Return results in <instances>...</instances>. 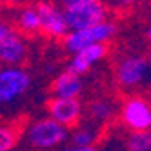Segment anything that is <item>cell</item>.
<instances>
[{"mask_svg": "<svg viewBox=\"0 0 151 151\" xmlns=\"http://www.w3.org/2000/svg\"><path fill=\"white\" fill-rule=\"evenodd\" d=\"M37 13H38V24H40V33H44L49 38L60 40L68 35V22L64 9L53 2V0H37L35 2Z\"/></svg>", "mask_w": 151, "mask_h": 151, "instance_id": "cell-6", "label": "cell"}, {"mask_svg": "<svg viewBox=\"0 0 151 151\" xmlns=\"http://www.w3.org/2000/svg\"><path fill=\"white\" fill-rule=\"evenodd\" d=\"M20 129L15 124L0 122V151H13L18 146Z\"/></svg>", "mask_w": 151, "mask_h": 151, "instance_id": "cell-15", "label": "cell"}, {"mask_svg": "<svg viewBox=\"0 0 151 151\" xmlns=\"http://www.w3.org/2000/svg\"><path fill=\"white\" fill-rule=\"evenodd\" d=\"M109 11H129L140 0H102Z\"/></svg>", "mask_w": 151, "mask_h": 151, "instance_id": "cell-17", "label": "cell"}, {"mask_svg": "<svg viewBox=\"0 0 151 151\" xmlns=\"http://www.w3.org/2000/svg\"><path fill=\"white\" fill-rule=\"evenodd\" d=\"M6 18L13 26V29H17L24 37H31V35L40 33L38 13H37L35 4L15 6V7H11V17H6Z\"/></svg>", "mask_w": 151, "mask_h": 151, "instance_id": "cell-11", "label": "cell"}, {"mask_svg": "<svg viewBox=\"0 0 151 151\" xmlns=\"http://www.w3.org/2000/svg\"><path fill=\"white\" fill-rule=\"evenodd\" d=\"M118 33V27L113 20L106 18L99 24H93L82 29H75V31H68V35L64 37V47L69 53H75L82 47L88 46H95V44H109L115 38V35Z\"/></svg>", "mask_w": 151, "mask_h": 151, "instance_id": "cell-4", "label": "cell"}, {"mask_svg": "<svg viewBox=\"0 0 151 151\" xmlns=\"http://www.w3.org/2000/svg\"><path fill=\"white\" fill-rule=\"evenodd\" d=\"M116 115V106L113 100L100 96V99H95L88 104V120L96 124V126H106L107 122H111Z\"/></svg>", "mask_w": 151, "mask_h": 151, "instance_id": "cell-14", "label": "cell"}, {"mask_svg": "<svg viewBox=\"0 0 151 151\" xmlns=\"http://www.w3.org/2000/svg\"><path fill=\"white\" fill-rule=\"evenodd\" d=\"M149 2H151V0H149Z\"/></svg>", "mask_w": 151, "mask_h": 151, "instance_id": "cell-24", "label": "cell"}, {"mask_svg": "<svg viewBox=\"0 0 151 151\" xmlns=\"http://www.w3.org/2000/svg\"><path fill=\"white\" fill-rule=\"evenodd\" d=\"M144 37H146V40L151 44V26H147V29H146V33H144Z\"/></svg>", "mask_w": 151, "mask_h": 151, "instance_id": "cell-22", "label": "cell"}, {"mask_svg": "<svg viewBox=\"0 0 151 151\" xmlns=\"http://www.w3.org/2000/svg\"><path fill=\"white\" fill-rule=\"evenodd\" d=\"M84 93V78L69 69L58 73L51 84V95L60 99H80Z\"/></svg>", "mask_w": 151, "mask_h": 151, "instance_id": "cell-12", "label": "cell"}, {"mask_svg": "<svg viewBox=\"0 0 151 151\" xmlns=\"http://www.w3.org/2000/svg\"><path fill=\"white\" fill-rule=\"evenodd\" d=\"M33 88V77L24 66H0V109L24 100Z\"/></svg>", "mask_w": 151, "mask_h": 151, "instance_id": "cell-3", "label": "cell"}, {"mask_svg": "<svg viewBox=\"0 0 151 151\" xmlns=\"http://www.w3.org/2000/svg\"><path fill=\"white\" fill-rule=\"evenodd\" d=\"M29 57V44L27 38L11 29L0 44V66H24Z\"/></svg>", "mask_w": 151, "mask_h": 151, "instance_id": "cell-9", "label": "cell"}, {"mask_svg": "<svg viewBox=\"0 0 151 151\" xmlns=\"http://www.w3.org/2000/svg\"><path fill=\"white\" fill-rule=\"evenodd\" d=\"M115 82L124 91L140 89L151 84V66L146 55L127 53L120 57L115 66Z\"/></svg>", "mask_w": 151, "mask_h": 151, "instance_id": "cell-2", "label": "cell"}, {"mask_svg": "<svg viewBox=\"0 0 151 151\" xmlns=\"http://www.w3.org/2000/svg\"><path fill=\"white\" fill-rule=\"evenodd\" d=\"M20 133L31 151H55L69 138V129L53 120L51 116L35 118Z\"/></svg>", "mask_w": 151, "mask_h": 151, "instance_id": "cell-1", "label": "cell"}, {"mask_svg": "<svg viewBox=\"0 0 151 151\" xmlns=\"http://www.w3.org/2000/svg\"><path fill=\"white\" fill-rule=\"evenodd\" d=\"M55 2H57L60 7H69V6L77 4V2H82V0H55Z\"/></svg>", "mask_w": 151, "mask_h": 151, "instance_id": "cell-21", "label": "cell"}, {"mask_svg": "<svg viewBox=\"0 0 151 151\" xmlns=\"http://www.w3.org/2000/svg\"><path fill=\"white\" fill-rule=\"evenodd\" d=\"M118 116L129 131L151 129V102L146 100L144 96L131 95L122 102Z\"/></svg>", "mask_w": 151, "mask_h": 151, "instance_id": "cell-7", "label": "cell"}, {"mask_svg": "<svg viewBox=\"0 0 151 151\" xmlns=\"http://www.w3.org/2000/svg\"><path fill=\"white\" fill-rule=\"evenodd\" d=\"M107 53H109L107 44H95V46L82 47L78 51L71 53V60L68 62V69L77 73V75H86L95 66H99L102 60H106Z\"/></svg>", "mask_w": 151, "mask_h": 151, "instance_id": "cell-10", "label": "cell"}, {"mask_svg": "<svg viewBox=\"0 0 151 151\" xmlns=\"http://www.w3.org/2000/svg\"><path fill=\"white\" fill-rule=\"evenodd\" d=\"M55 151H96V147H95V146H89V147H78V146L69 144V146H60V147L55 149Z\"/></svg>", "mask_w": 151, "mask_h": 151, "instance_id": "cell-19", "label": "cell"}, {"mask_svg": "<svg viewBox=\"0 0 151 151\" xmlns=\"http://www.w3.org/2000/svg\"><path fill=\"white\" fill-rule=\"evenodd\" d=\"M11 29H13V26L9 24V20L6 18V15L0 13V44H2V40L6 38V35H7Z\"/></svg>", "mask_w": 151, "mask_h": 151, "instance_id": "cell-18", "label": "cell"}, {"mask_svg": "<svg viewBox=\"0 0 151 151\" xmlns=\"http://www.w3.org/2000/svg\"><path fill=\"white\" fill-rule=\"evenodd\" d=\"M127 151H151V129L146 131H131L126 138Z\"/></svg>", "mask_w": 151, "mask_h": 151, "instance_id": "cell-16", "label": "cell"}, {"mask_svg": "<svg viewBox=\"0 0 151 151\" xmlns=\"http://www.w3.org/2000/svg\"><path fill=\"white\" fill-rule=\"evenodd\" d=\"M62 9H64V15H66L69 31L99 24L102 20H106L107 13H109V9L106 7L102 0H82V2H77L69 7H62Z\"/></svg>", "mask_w": 151, "mask_h": 151, "instance_id": "cell-5", "label": "cell"}, {"mask_svg": "<svg viewBox=\"0 0 151 151\" xmlns=\"http://www.w3.org/2000/svg\"><path fill=\"white\" fill-rule=\"evenodd\" d=\"M147 60H149V66H151V53H149V57H147Z\"/></svg>", "mask_w": 151, "mask_h": 151, "instance_id": "cell-23", "label": "cell"}, {"mask_svg": "<svg viewBox=\"0 0 151 151\" xmlns=\"http://www.w3.org/2000/svg\"><path fill=\"white\" fill-rule=\"evenodd\" d=\"M100 133H102V127L96 126L93 122H78L77 126H73L69 129V142L73 146H78V147H89V146H95L100 138Z\"/></svg>", "mask_w": 151, "mask_h": 151, "instance_id": "cell-13", "label": "cell"}, {"mask_svg": "<svg viewBox=\"0 0 151 151\" xmlns=\"http://www.w3.org/2000/svg\"><path fill=\"white\" fill-rule=\"evenodd\" d=\"M4 6L9 7H15V6H22V4H31V2H37V0H0Z\"/></svg>", "mask_w": 151, "mask_h": 151, "instance_id": "cell-20", "label": "cell"}, {"mask_svg": "<svg viewBox=\"0 0 151 151\" xmlns=\"http://www.w3.org/2000/svg\"><path fill=\"white\" fill-rule=\"evenodd\" d=\"M84 111H86V107H84V102L80 99L51 96L47 102V116H51L58 124L66 126L68 129H71L73 126H77L82 120Z\"/></svg>", "mask_w": 151, "mask_h": 151, "instance_id": "cell-8", "label": "cell"}]
</instances>
